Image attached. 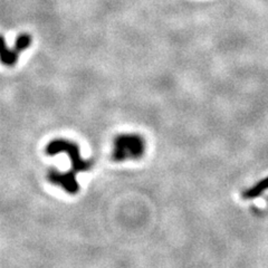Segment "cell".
Instances as JSON below:
<instances>
[{"label":"cell","mask_w":268,"mask_h":268,"mask_svg":"<svg viewBox=\"0 0 268 268\" xmlns=\"http://www.w3.org/2000/svg\"><path fill=\"white\" fill-rule=\"evenodd\" d=\"M146 151V142L138 134H121L114 140L113 159L117 162L138 160Z\"/></svg>","instance_id":"1"},{"label":"cell","mask_w":268,"mask_h":268,"mask_svg":"<svg viewBox=\"0 0 268 268\" xmlns=\"http://www.w3.org/2000/svg\"><path fill=\"white\" fill-rule=\"evenodd\" d=\"M46 153L48 156H57L59 153H66L71 159L72 170L75 172H85L91 170L93 166V161L85 160L82 158L80 148L76 143L65 139H57L51 141L46 147Z\"/></svg>","instance_id":"2"},{"label":"cell","mask_w":268,"mask_h":268,"mask_svg":"<svg viewBox=\"0 0 268 268\" xmlns=\"http://www.w3.org/2000/svg\"><path fill=\"white\" fill-rule=\"evenodd\" d=\"M47 178L50 182L55 184V186H59L71 195H75L80 190V184L76 180V172L73 170L67 171V172H60L57 169H51L47 174Z\"/></svg>","instance_id":"3"},{"label":"cell","mask_w":268,"mask_h":268,"mask_svg":"<svg viewBox=\"0 0 268 268\" xmlns=\"http://www.w3.org/2000/svg\"><path fill=\"white\" fill-rule=\"evenodd\" d=\"M19 58V53L16 50L7 48L5 39L2 38V51H1V61L7 66H14Z\"/></svg>","instance_id":"4"},{"label":"cell","mask_w":268,"mask_h":268,"mask_svg":"<svg viewBox=\"0 0 268 268\" xmlns=\"http://www.w3.org/2000/svg\"><path fill=\"white\" fill-rule=\"evenodd\" d=\"M30 44H32V37H30V35L21 34L16 39L15 50L18 53H20L25 50H27V48L30 46Z\"/></svg>","instance_id":"5"}]
</instances>
